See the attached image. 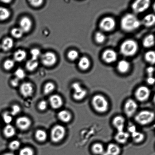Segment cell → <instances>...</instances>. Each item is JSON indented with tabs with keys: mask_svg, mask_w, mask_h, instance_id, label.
<instances>
[{
	"mask_svg": "<svg viewBox=\"0 0 155 155\" xmlns=\"http://www.w3.org/2000/svg\"><path fill=\"white\" fill-rule=\"evenodd\" d=\"M141 22L133 14L129 13L124 15L121 19V28L127 32H131L137 29L140 27Z\"/></svg>",
	"mask_w": 155,
	"mask_h": 155,
	"instance_id": "cell-1",
	"label": "cell"
},
{
	"mask_svg": "<svg viewBox=\"0 0 155 155\" xmlns=\"http://www.w3.org/2000/svg\"><path fill=\"white\" fill-rule=\"evenodd\" d=\"M92 104L94 109L98 113H104L108 110V101L104 96L100 94L94 96L92 98Z\"/></svg>",
	"mask_w": 155,
	"mask_h": 155,
	"instance_id": "cell-2",
	"label": "cell"
},
{
	"mask_svg": "<svg viewBox=\"0 0 155 155\" xmlns=\"http://www.w3.org/2000/svg\"><path fill=\"white\" fill-rule=\"evenodd\" d=\"M138 49L137 43L134 40L128 39L123 42L120 48L121 54L126 57H131L136 54Z\"/></svg>",
	"mask_w": 155,
	"mask_h": 155,
	"instance_id": "cell-3",
	"label": "cell"
},
{
	"mask_svg": "<svg viewBox=\"0 0 155 155\" xmlns=\"http://www.w3.org/2000/svg\"><path fill=\"white\" fill-rule=\"evenodd\" d=\"M154 112L149 110H143L136 113L134 120L140 125L145 126L151 124L154 120Z\"/></svg>",
	"mask_w": 155,
	"mask_h": 155,
	"instance_id": "cell-4",
	"label": "cell"
},
{
	"mask_svg": "<svg viewBox=\"0 0 155 155\" xmlns=\"http://www.w3.org/2000/svg\"><path fill=\"white\" fill-rule=\"evenodd\" d=\"M66 130L63 126L57 125L53 127L51 132V139L54 143H58L64 139L66 134Z\"/></svg>",
	"mask_w": 155,
	"mask_h": 155,
	"instance_id": "cell-5",
	"label": "cell"
},
{
	"mask_svg": "<svg viewBox=\"0 0 155 155\" xmlns=\"http://www.w3.org/2000/svg\"><path fill=\"white\" fill-rule=\"evenodd\" d=\"M138 104L133 99H129L126 101L124 107V112L126 116L130 118L136 114L138 109Z\"/></svg>",
	"mask_w": 155,
	"mask_h": 155,
	"instance_id": "cell-6",
	"label": "cell"
},
{
	"mask_svg": "<svg viewBox=\"0 0 155 155\" xmlns=\"http://www.w3.org/2000/svg\"><path fill=\"white\" fill-rule=\"evenodd\" d=\"M72 88L74 90L73 97L77 101L83 100L87 95V91L82 87L79 83L76 82L72 84Z\"/></svg>",
	"mask_w": 155,
	"mask_h": 155,
	"instance_id": "cell-7",
	"label": "cell"
},
{
	"mask_svg": "<svg viewBox=\"0 0 155 155\" xmlns=\"http://www.w3.org/2000/svg\"><path fill=\"white\" fill-rule=\"evenodd\" d=\"M151 95L150 89L145 86L139 87L135 93V96L137 100L141 102L147 101Z\"/></svg>",
	"mask_w": 155,
	"mask_h": 155,
	"instance_id": "cell-8",
	"label": "cell"
},
{
	"mask_svg": "<svg viewBox=\"0 0 155 155\" xmlns=\"http://www.w3.org/2000/svg\"><path fill=\"white\" fill-rule=\"evenodd\" d=\"M41 61L42 64L47 67L54 66L57 63V56L54 52L48 51L41 56Z\"/></svg>",
	"mask_w": 155,
	"mask_h": 155,
	"instance_id": "cell-9",
	"label": "cell"
},
{
	"mask_svg": "<svg viewBox=\"0 0 155 155\" xmlns=\"http://www.w3.org/2000/svg\"><path fill=\"white\" fill-rule=\"evenodd\" d=\"M150 4L149 0H138L133 3L132 8L134 13H142L149 8Z\"/></svg>",
	"mask_w": 155,
	"mask_h": 155,
	"instance_id": "cell-10",
	"label": "cell"
},
{
	"mask_svg": "<svg viewBox=\"0 0 155 155\" xmlns=\"http://www.w3.org/2000/svg\"><path fill=\"white\" fill-rule=\"evenodd\" d=\"M116 25V22L113 18L110 17L103 18L100 23V28L105 31H110L114 30Z\"/></svg>",
	"mask_w": 155,
	"mask_h": 155,
	"instance_id": "cell-11",
	"label": "cell"
},
{
	"mask_svg": "<svg viewBox=\"0 0 155 155\" xmlns=\"http://www.w3.org/2000/svg\"><path fill=\"white\" fill-rule=\"evenodd\" d=\"M117 55L115 51L112 49L106 50L102 54V59L106 63H111L116 61Z\"/></svg>",
	"mask_w": 155,
	"mask_h": 155,
	"instance_id": "cell-12",
	"label": "cell"
},
{
	"mask_svg": "<svg viewBox=\"0 0 155 155\" xmlns=\"http://www.w3.org/2000/svg\"><path fill=\"white\" fill-rule=\"evenodd\" d=\"M16 124L20 130H28L31 125V121L27 117H21L17 119Z\"/></svg>",
	"mask_w": 155,
	"mask_h": 155,
	"instance_id": "cell-13",
	"label": "cell"
},
{
	"mask_svg": "<svg viewBox=\"0 0 155 155\" xmlns=\"http://www.w3.org/2000/svg\"><path fill=\"white\" fill-rule=\"evenodd\" d=\"M20 92L24 97H28L32 95L33 92V87L30 82H25L22 83L20 86Z\"/></svg>",
	"mask_w": 155,
	"mask_h": 155,
	"instance_id": "cell-14",
	"label": "cell"
},
{
	"mask_svg": "<svg viewBox=\"0 0 155 155\" xmlns=\"http://www.w3.org/2000/svg\"><path fill=\"white\" fill-rule=\"evenodd\" d=\"M19 25V28L24 33L28 32L31 29L32 26V22L28 17H24L20 21Z\"/></svg>",
	"mask_w": 155,
	"mask_h": 155,
	"instance_id": "cell-15",
	"label": "cell"
},
{
	"mask_svg": "<svg viewBox=\"0 0 155 155\" xmlns=\"http://www.w3.org/2000/svg\"><path fill=\"white\" fill-rule=\"evenodd\" d=\"M125 124V118L121 115L115 116L112 120V124L114 127L116 129L117 132L124 130Z\"/></svg>",
	"mask_w": 155,
	"mask_h": 155,
	"instance_id": "cell-16",
	"label": "cell"
},
{
	"mask_svg": "<svg viewBox=\"0 0 155 155\" xmlns=\"http://www.w3.org/2000/svg\"><path fill=\"white\" fill-rule=\"evenodd\" d=\"M49 102L51 107L55 109L60 108L63 103L61 97L58 95L51 96L49 98Z\"/></svg>",
	"mask_w": 155,
	"mask_h": 155,
	"instance_id": "cell-17",
	"label": "cell"
},
{
	"mask_svg": "<svg viewBox=\"0 0 155 155\" xmlns=\"http://www.w3.org/2000/svg\"><path fill=\"white\" fill-rule=\"evenodd\" d=\"M130 137V134L128 132L124 131L117 132L115 136V139L118 143L124 144L126 143Z\"/></svg>",
	"mask_w": 155,
	"mask_h": 155,
	"instance_id": "cell-18",
	"label": "cell"
},
{
	"mask_svg": "<svg viewBox=\"0 0 155 155\" xmlns=\"http://www.w3.org/2000/svg\"><path fill=\"white\" fill-rule=\"evenodd\" d=\"M121 149L119 146L115 143H110L107 146L105 153L107 155H119Z\"/></svg>",
	"mask_w": 155,
	"mask_h": 155,
	"instance_id": "cell-19",
	"label": "cell"
},
{
	"mask_svg": "<svg viewBox=\"0 0 155 155\" xmlns=\"http://www.w3.org/2000/svg\"><path fill=\"white\" fill-rule=\"evenodd\" d=\"M155 22V17L154 15L150 14L147 15L141 22L145 27H149L154 25Z\"/></svg>",
	"mask_w": 155,
	"mask_h": 155,
	"instance_id": "cell-20",
	"label": "cell"
},
{
	"mask_svg": "<svg viewBox=\"0 0 155 155\" xmlns=\"http://www.w3.org/2000/svg\"><path fill=\"white\" fill-rule=\"evenodd\" d=\"M59 119L64 123H68L72 119V115L69 111L66 110H62L59 112L58 115Z\"/></svg>",
	"mask_w": 155,
	"mask_h": 155,
	"instance_id": "cell-21",
	"label": "cell"
},
{
	"mask_svg": "<svg viewBox=\"0 0 155 155\" xmlns=\"http://www.w3.org/2000/svg\"><path fill=\"white\" fill-rule=\"evenodd\" d=\"M118 70L121 73H126L128 72L130 68V64L128 62L125 60H121L117 64Z\"/></svg>",
	"mask_w": 155,
	"mask_h": 155,
	"instance_id": "cell-22",
	"label": "cell"
},
{
	"mask_svg": "<svg viewBox=\"0 0 155 155\" xmlns=\"http://www.w3.org/2000/svg\"><path fill=\"white\" fill-rule=\"evenodd\" d=\"M90 65V61L87 57H82L79 61L78 63L79 68L82 70H86L89 69Z\"/></svg>",
	"mask_w": 155,
	"mask_h": 155,
	"instance_id": "cell-23",
	"label": "cell"
},
{
	"mask_svg": "<svg viewBox=\"0 0 155 155\" xmlns=\"http://www.w3.org/2000/svg\"><path fill=\"white\" fill-rule=\"evenodd\" d=\"M13 45V39L10 38H6L3 41L1 45V48L5 51H8L12 49Z\"/></svg>",
	"mask_w": 155,
	"mask_h": 155,
	"instance_id": "cell-24",
	"label": "cell"
},
{
	"mask_svg": "<svg viewBox=\"0 0 155 155\" xmlns=\"http://www.w3.org/2000/svg\"><path fill=\"white\" fill-rule=\"evenodd\" d=\"M26 57V52L24 50L21 49L15 51L13 55L14 61L18 62L23 61Z\"/></svg>",
	"mask_w": 155,
	"mask_h": 155,
	"instance_id": "cell-25",
	"label": "cell"
},
{
	"mask_svg": "<svg viewBox=\"0 0 155 155\" xmlns=\"http://www.w3.org/2000/svg\"><path fill=\"white\" fill-rule=\"evenodd\" d=\"M92 152L97 155H102L104 152V147L101 143H94L91 148Z\"/></svg>",
	"mask_w": 155,
	"mask_h": 155,
	"instance_id": "cell-26",
	"label": "cell"
},
{
	"mask_svg": "<svg viewBox=\"0 0 155 155\" xmlns=\"http://www.w3.org/2000/svg\"><path fill=\"white\" fill-rule=\"evenodd\" d=\"M131 136L133 142L137 143H140L145 139V135L137 131L131 134Z\"/></svg>",
	"mask_w": 155,
	"mask_h": 155,
	"instance_id": "cell-27",
	"label": "cell"
},
{
	"mask_svg": "<svg viewBox=\"0 0 155 155\" xmlns=\"http://www.w3.org/2000/svg\"><path fill=\"white\" fill-rule=\"evenodd\" d=\"M4 136L7 138L13 137L16 134V130L14 127L10 124H7L4 127Z\"/></svg>",
	"mask_w": 155,
	"mask_h": 155,
	"instance_id": "cell-28",
	"label": "cell"
},
{
	"mask_svg": "<svg viewBox=\"0 0 155 155\" xmlns=\"http://www.w3.org/2000/svg\"><path fill=\"white\" fill-rule=\"evenodd\" d=\"M143 45L146 48H149L154 45V37L153 35H150L144 39Z\"/></svg>",
	"mask_w": 155,
	"mask_h": 155,
	"instance_id": "cell-29",
	"label": "cell"
},
{
	"mask_svg": "<svg viewBox=\"0 0 155 155\" xmlns=\"http://www.w3.org/2000/svg\"><path fill=\"white\" fill-rule=\"evenodd\" d=\"M39 63L38 60H28L26 64V68L29 71H33L37 69Z\"/></svg>",
	"mask_w": 155,
	"mask_h": 155,
	"instance_id": "cell-30",
	"label": "cell"
},
{
	"mask_svg": "<svg viewBox=\"0 0 155 155\" xmlns=\"http://www.w3.org/2000/svg\"><path fill=\"white\" fill-rule=\"evenodd\" d=\"M10 16V12L8 9L4 7H0V21H5Z\"/></svg>",
	"mask_w": 155,
	"mask_h": 155,
	"instance_id": "cell-31",
	"label": "cell"
},
{
	"mask_svg": "<svg viewBox=\"0 0 155 155\" xmlns=\"http://www.w3.org/2000/svg\"><path fill=\"white\" fill-rule=\"evenodd\" d=\"M35 137L38 141L40 142H43L46 140L47 138V134L45 130H38L35 133Z\"/></svg>",
	"mask_w": 155,
	"mask_h": 155,
	"instance_id": "cell-32",
	"label": "cell"
},
{
	"mask_svg": "<svg viewBox=\"0 0 155 155\" xmlns=\"http://www.w3.org/2000/svg\"><path fill=\"white\" fill-rule=\"evenodd\" d=\"M146 61L151 64H154L155 62V53L154 51H150L146 53L145 55Z\"/></svg>",
	"mask_w": 155,
	"mask_h": 155,
	"instance_id": "cell-33",
	"label": "cell"
},
{
	"mask_svg": "<svg viewBox=\"0 0 155 155\" xmlns=\"http://www.w3.org/2000/svg\"><path fill=\"white\" fill-rule=\"evenodd\" d=\"M55 89V85L51 82H48L45 84L44 87V93L46 95L51 94Z\"/></svg>",
	"mask_w": 155,
	"mask_h": 155,
	"instance_id": "cell-34",
	"label": "cell"
},
{
	"mask_svg": "<svg viewBox=\"0 0 155 155\" xmlns=\"http://www.w3.org/2000/svg\"><path fill=\"white\" fill-rule=\"evenodd\" d=\"M24 32L20 28H13L11 31V35L15 38L19 39L22 37Z\"/></svg>",
	"mask_w": 155,
	"mask_h": 155,
	"instance_id": "cell-35",
	"label": "cell"
},
{
	"mask_svg": "<svg viewBox=\"0 0 155 155\" xmlns=\"http://www.w3.org/2000/svg\"><path fill=\"white\" fill-rule=\"evenodd\" d=\"M15 65V61L11 59H8L6 60L4 62V68L7 71H9L11 70L14 68Z\"/></svg>",
	"mask_w": 155,
	"mask_h": 155,
	"instance_id": "cell-36",
	"label": "cell"
},
{
	"mask_svg": "<svg viewBox=\"0 0 155 155\" xmlns=\"http://www.w3.org/2000/svg\"><path fill=\"white\" fill-rule=\"evenodd\" d=\"M31 59L33 60H37L39 58L41 57V54L40 50L37 48H33L30 51Z\"/></svg>",
	"mask_w": 155,
	"mask_h": 155,
	"instance_id": "cell-37",
	"label": "cell"
},
{
	"mask_svg": "<svg viewBox=\"0 0 155 155\" xmlns=\"http://www.w3.org/2000/svg\"><path fill=\"white\" fill-rule=\"evenodd\" d=\"M96 41L98 43H102L105 40L106 36L104 33L98 31L96 33L95 35Z\"/></svg>",
	"mask_w": 155,
	"mask_h": 155,
	"instance_id": "cell-38",
	"label": "cell"
},
{
	"mask_svg": "<svg viewBox=\"0 0 155 155\" xmlns=\"http://www.w3.org/2000/svg\"><path fill=\"white\" fill-rule=\"evenodd\" d=\"M78 57V53L75 50H71L68 54V58L72 61L76 60Z\"/></svg>",
	"mask_w": 155,
	"mask_h": 155,
	"instance_id": "cell-39",
	"label": "cell"
},
{
	"mask_svg": "<svg viewBox=\"0 0 155 155\" xmlns=\"http://www.w3.org/2000/svg\"><path fill=\"white\" fill-rule=\"evenodd\" d=\"M19 155H34V152L31 148L25 147L20 151Z\"/></svg>",
	"mask_w": 155,
	"mask_h": 155,
	"instance_id": "cell-40",
	"label": "cell"
},
{
	"mask_svg": "<svg viewBox=\"0 0 155 155\" xmlns=\"http://www.w3.org/2000/svg\"><path fill=\"white\" fill-rule=\"evenodd\" d=\"M15 75L16 78L20 80L23 79L25 77V73L23 70L21 68H19L15 71Z\"/></svg>",
	"mask_w": 155,
	"mask_h": 155,
	"instance_id": "cell-41",
	"label": "cell"
},
{
	"mask_svg": "<svg viewBox=\"0 0 155 155\" xmlns=\"http://www.w3.org/2000/svg\"><path fill=\"white\" fill-rule=\"evenodd\" d=\"M3 119L5 123L7 124H9L12 122L13 118L10 113L5 112L3 115Z\"/></svg>",
	"mask_w": 155,
	"mask_h": 155,
	"instance_id": "cell-42",
	"label": "cell"
},
{
	"mask_svg": "<svg viewBox=\"0 0 155 155\" xmlns=\"http://www.w3.org/2000/svg\"><path fill=\"white\" fill-rule=\"evenodd\" d=\"M9 148L13 151L17 150L20 147V143L19 141L18 140H14L12 141L9 144Z\"/></svg>",
	"mask_w": 155,
	"mask_h": 155,
	"instance_id": "cell-43",
	"label": "cell"
},
{
	"mask_svg": "<svg viewBox=\"0 0 155 155\" xmlns=\"http://www.w3.org/2000/svg\"><path fill=\"white\" fill-rule=\"evenodd\" d=\"M21 108L18 105H14L12 106L11 111L10 112L12 116H16L20 112Z\"/></svg>",
	"mask_w": 155,
	"mask_h": 155,
	"instance_id": "cell-44",
	"label": "cell"
},
{
	"mask_svg": "<svg viewBox=\"0 0 155 155\" xmlns=\"http://www.w3.org/2000/svg\"><path fill=\"white\" fill-rule=\"evenodd\" d=\"M30 4L33 7H40L43 4V1L41 0H38V1H29Z\"/></svg>",
	"mask_w": 155,
	"mask_h": 155,
	"instance_id": "cell-45",
	"label": "cell"
},
{
	"mask_svg": "<svg viewBox=\"0 0 155 155\" xmlns=\"http://www.w3.org/2000/svg\"><path fill=\"white\" fill-rule=\"evenodd\" d=\"M48 106V103L45 100H42L38 105V108L39 110L42 111L45 110L46 109Z\"/></svg>",
	"mask_w": 155,
	"mask_h": 155,
	"instance_id": "cell-46",
	"label": "cell"
},
{
	"mask_svg": "<svg viewBox=\"0 0 155 155\" xmlns=\"http://www.w3.org/2000/svg\"><path fill=\"white\" fill-rule=\"evenodd\" d=\"M19 80L15 78L11 81V84L13 87H17L19 86Z\"/></svg>",
	"mask_w": 155,
	"mask_h": 155,
	"instance_id": "cell-47",
	"label": "cell"
},
{
	"mask_svg": "<svg viewBox=\"0 0 155 155\" xmlns=\"http://www.w3.org/2000/svg\"><path fill=\"white\" fill-rule=\"evenodd\" d=\"M154 68L153 67H150L147 68V72L148 74L149 77H153V74L154 73Z\"/></svg>",
	"mask_w": 155,
	"mask_h": 155,
	"instance_id": "cell-48",
	"label": "cell"
},
{
	"mask_svg": "<svg viewBox=\"0 0 155 155\" xmlns=\"http://www.w3.org/2000/svg\"><path fill=\"white\" fill-rule=\"evenodd\" d=\"M128 130L130 134L134 133L135 131H137L136 127L134 125H130L129 126Z\"/></svg>",
	"mask_w": 155,
	"mask_h": 155,
	"instance_id": "cell-49",
	"label": "cell"
},
{
	"mask_svg": "<svg viewBox=\"0 0 155 155\" xmlns=\"http://www.w3.org/2000/svg\"><path fill=\"white\" fill-rule=\"evenodd\" d=\"M147 82L149 84H153L155 82V79L153 77H149L147 79Z\"/></svg>",
	"mask_w": 155,
	"mask_h": 155,
	"instance_id": "cell-50",
	"label": "cell"
},
{
	"mask_svg": "<svg viewBox=\"0 0 155 155\" xmlns=\"http://www.w3.org/2000/svg\"><path fill=\"white\" fill-rule=\"evenodd\" d=\"M2 155H15V154H13L12 153H6L5 154H4Z\"/></svg>",
	"mask_w": 155,
	"mask_h": 155,
	"instance_id": "cell-51",
	"label": "cell"
},
{
	"mask_svg": "<svg viewBox=\"0 0 155 155\" xmlns=\"http://www.w3.org/2000/svg\"><path fill=\"white\" fill-rule=\"evenodd\" d=\"M12 2V1H3V2H5L6 3V4H8V3L9 2Z\"/></svg>",
	"mask_w": 155,
	"mask_h": 155,
	"instance_id": "cell-52",
	"label": "cell"
},
{
	"mask_svg": "<svg viewBox=\"0 0 155 155\" xmlns=\"http://www.w3.org/2000/svg\"><path fill=\"white\" fill-rule=\"evenodd\" d=\"M1 48V45H0V48Z\"/></svg>",
	"mask_w": 155,
	"mask_h": 155,
	"instance_id": "cell-53",
	"label": "cell"
}]
</instances>
